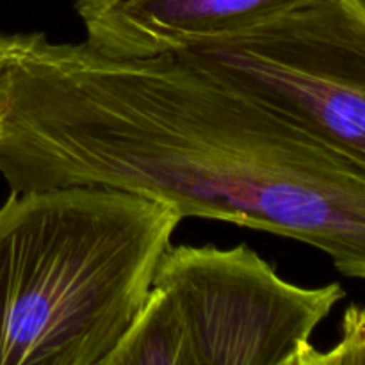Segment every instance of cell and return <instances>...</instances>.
Listing matches in <instances>:
<instances>
[{
	"label": "cell",
	"mask_w": 365,
	"mask_h": 365,
	"mask_svg": "<svg viewBox=\"0 0 365 365\" xmlns=\"http://www.w3.org/2000/svg\"><path fill=\"white\" fill-rule=\"evenodd\" d=\"M11 192L103 185L317 248L365 280V170L178 56L0 32Z\"/></svg>",
	"instance_id": "cell-1"
},
{
	"label": "cell",
	"mask_w": 365,
	"mask_h": 365,
	"mask_svg": "<svg viewBox=\"0 0 365 365\" xmlns=\"http://www.w3.org/2000/svg\"><path fill=\"white\" fill-rule=\"evenodd\" d=\"M184 216L103 185L11 192L0 207V365H106Z\"/></svg>",
	"instance_id": "cell-2"
},
{
	"label": "cell",
	"mask_w": 365,
	"mask_h": 365,
	"mask_svg": "<svg viewBox=\"0 0 365 365\" xmlns=\"http://www.w3.org/2000/svg\"><path fill=\"white\" fill-rule=\"evenodd\" d=\"M175 56L365 170L362 0H309Z\"/></svg>",
	"instance_id": "cell-3"
},
{
	"label": "cell",
	"mask_w": 365,
	"mask_h": 365,
	"mask_svg": "<svg viewBox=\"0 0 365 365\" xmlns=\"http://www.w3.org/2000/svg\"><path fill=\"white\" fill-rule=\"evenodd\" d=\"M153 285L170 292L187 331L191 365H298L346 291L284 280L248 245H170Z\"/></svg>",
	"instance_id": "cell-4"
},
{
	"label": "cell",
	"mask_w": 365,
	"mask_h": 365,
	"mask_svg": "<svg viewBox=\"0 0 365 365\" xmlns=\"http://www.w3.org/2000/svg\"><path fill=\"white\" fill-rule=\"evenodd\" d=\"M309 0H75L84 43L114 59L175 56Z\"/></svg>",
	"instance_id": "cell-5"
},
{
	"label": "cell",
	"mask_w": 365,
	"mask_h": 365,
	"mask_svg": "<svg viewBox=\"0 0 365 365\" xmlns=\"http://www.w3.org/2000/svg\"><path fill=\"white\" fill-rule=\"evenodd\" d=\"M106 365H191L187 331L170 292L152 285Z\"/></svg>",
	"instance_id": "cell-6"
},
{
	"label": "cell",
	"mask_w": 365,
	"mask_h": 365,
	"mask_svg": "<svg viewBox=\"0 0 365 365\" xmlns=\"http://www.w3.org/2000/svg\"><path fill=\"white\" fill-rule=\"evenodd\" d=\"M298 365H365V307L349 305L342 314L337 344L327 351L310 344Z\"/></svg>",
	"instance_id": "cell-7"
},
{
	"label": "cell",
	"mask_w": 365,
	"mask_h": 365,
	"mask_svg": "<svg viewBox=\"0 0 365 365\" xmlns=\"http://www.w3.org/2000/svg\"><path fill=\"white\" fill-rule=\"evenodd\" d=\"M362 2H364V4H365V0H362Z\"/></svg>",
	"instance_id": "cell-8"
}]
</instances>
